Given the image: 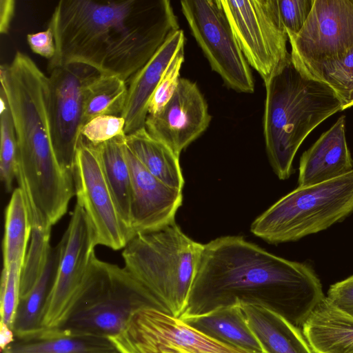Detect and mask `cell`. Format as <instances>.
I'll list each match as a JSON object with an SVG mask.
<instances>
[{
	"instance_id": "cell-20",
	"label": "cell",
	"mask_w": 353,
	"mask_h": 353,
	"mask_svg": "<svg viewBox=\"0 0 353 353\" xmlns=\"http://www.w3.org/2000/svg\"><path fill=\"white\" fill-rule=\"evenodd\" d=\"M205 335L222 343L263 353L240 304L221 307L205 314L181 319Z\"/></svg>"
},
{
	"instance_id": "cell-36",
	"label": "cell",
	"mask_w": 353,
	"mask_h": 353,
	"mask_svg": "<svg viewBox=\"0 0 353 353\" xmlns=\"http://www.w3.org/2000/svg\"><path fill=\"white\" fill-rule=\"evenodd\" d=\"M15 339L14 332L11 327L1 322L0 323V346L1 351L12 343Z\"/></svg>"
},
{
	"instance_id": "cell-32",
	"label": "cell",
	"mask_w": 353,
	"mask_h": 353,
	"mask_svg": "<svg viewBox=\"0 0 353 353\" xmlns=\"http://www.w3.org/2000/svg\"><path fill=\"white\" fill-rule=\"evenodd\" d=\"M314 0H277L281 21L288 35L299 33L306 22Z\"/></svg>"
},
{
	"instance_id": "cell-15",
	"label": "cell",
	"mask_w": 353,
	"mask_h": 353,
	"mask_svg": "<svg viewBox=\"0 0 353 353\" xmlns=\"http://www.w3.org/2000/svg\"><path fill=\"white\" fill-rule=\"evenodd\" d=\"M132 177L130 227L132 238L174 220L182 203L181 190L170 188L152 175L126 145Z\"/></svg>"
},
{
	"instance_id": "cell-6",
	"label": "cell",
	"mask_w": 353,
	"mask_h": 353,
	"mask_svg": "<svg viewBox=\"0 0 353 353\" xmlns=\"http://www.w3.org/2000/svg\"><path fill=\"white\" fill-rule=\"evenodd\" d=\"M144 307L162 310L148 290L124 267L92 255L72 307L57 330L108 339L119 335Z\"/></svg>"
},
{
	"instance_id": "cell-14",
	"label": "cell",
	"mask_w": 353,
	"mask_h": 353,
	"mask_svg": "<svg viewBox=\"0 0 353 353\" xmlns=\"http://www.w3.org/2000/svg\"><path fill=\"white\" fill-rule=\"evenodd\" d=\"M212 117L196 83L181 78L174 93L163 109L148 115L145 129L177 157L208 127Z\"/></svg>"
},
{
	"instance_id": "cell-9",
	"label": "cell",
	"mask_w": 353,
	"mask_h": 353,
	"mask_svg": "<svg viewBox=\"0 0 353 353\" xmlns=\"http://www.w3.org/2000/svg\"><path fill=\"white\" fill-rule=\"evenodd\" d=\"M110 340L119 353H255L212 339L153 307L136 311L123 330Z\"/></svg>"
},
{
	"instance_id": "cell-21",
	"label": "cell",
	"mask_w": 353,
	"mask_h": 353,
	"mask_svg": "<svg viewBox=\"0 0 353 353\" xmlns=\"http://www.w3.org/2000/svg\"><path fill=\"white\" fill-rule=\"evenodd\" d=\"M2 353H119L108 339L72 334L57 329L42 330L15 338Z\"/></svg>"
},
{
	"instance_id": "cell-16",
	"label": "cell",
	"mask_w": 353,
	"mask_h": 353,
	"mask_svg": "<svg viewBox=\"0 0 353 353\" xmlns=\"http://www.w3.org/2000/svg\"><path fill=\"white\" fill-rule=\"evenodd\" d=\"M184 44L183 31L173 32L148 63L126 81L127 99L121 115L126 135L145 128L150 99L170 61Z\"/></svg>"
},
{
	"instance_id": "cell-17",
	"label": "cell",
	"mask_w": 353,
	"mask_h": 353,
	"mask_svg": "<svg viewBox=\"0 0 353 353\" xmlns=\"http://www.w3.org/2000/svg\"><path fill=\"white\" fill-rule=\"evenodd\" d=\"M352 170L353 159L345 138V116H341L301 155L298 185L319 184Z\"/></svg>"
},
{
	"instance_id": "cell-37",
	"label": "cell",
	"mask_w": 353,
	"mask_h": 353,
	"mask_svg": "<svg viewBox=\"0 0 353 353\" xmlns=\"http://www.w3.org/2000/svg\"><path fill=\"white\" fill-rule=\"evenodd\" d=\"M165 353H184L181 352H165Z\"/></svg>"
},
{
	"instance_id": "cell-22",
	"label": "cell",
	"mask_w": 353,
	"mask_h": 353,
	"mask_svg": "<svg viewBox=\"0 0 353 353\" xmlns=\"http://www.w3.org/2000/svg\"><path fill=\"white\" fill-rule=\"evenodd\" d=\"M60 255L59 243L51 248L45 269L35 285L19 299L12 326L15 338L30 336L43 330L44 310L54 284Z\"/></svg>"
},
{
	"instance_id": "cell-18",
	"label": "cell",
	"mask_w": 353,
	"mask_h": 353,
	"mask_svg": "<svg viewBox=\"0 0 353 353\" xmlns=\"http://www.w3.org/2000/svg\"><path fill=\"white\" fill-rule=\"evenodd\" d=\"M314 353H353V318L325 297L301 327Z\"/></svg>"
},
{
	"instance_id": "cell-11",
	"label": "cell",
	"mask_w": 353,
	"mask_h": 353,
	"mask_svg": "<svg viewBox=\"0 0 353 353\" xmlns=\"http://www.w3.org/2000/svg\"><path fill=\"white\" fill-rule=\"evenodd\" d=\"M48 72V111L52 147L63 170L74 175L85 90L101 73L79 63L58 66Z\"/></svg>"
},
{
	"instance_id": "cell-2",
	"label": "cell",
	"mask_w": 353,
	"mask_h": 353,
	"mask_svg": "<svg viewBox=\"0 0 353 353\" xmlns=\"http://www.w3.org/2000/svg\"><path fill=\"white\" fill-rule=\"evenodd\" d=\"M48 27V70L79 63L127 81L179 29L168 0H61Z\"/></svg>"
},
{
	"instance_id": "cell-24",
	"label": "cell",
	"mask_w": 353,
	"mask_h": 353,
	"mask_svg": "<svg viewBox=\"0 0 353 353\" xmlns=\"http://www.w3.org/2000/svg\"><path fill=\"white\" fill-rule=\"evenodd\" d=\"M126 145L141 164L168 186L182 190L184 179L179 157L152 137L145 127L126 135Z\"/></svg>"
},
{
	"instance_id": "cell-12",
	"label": "cell",
	"mask_w": 353,
	"mask_h": 353,
	"mask_svg": "<svg viewBox=\"0 0 353 353\" xmlns=\"http://www.w3.org/2000/svg\"><path fill=\"white\" fill-rule=\"evenodd\" d=\"M59 244L60 259L42 321L46 330L57 328L67 318L97 246L91 222L77 203Z\"/></svg>"
},
{
	"instance_id": "cell-10",
	"label": "cell",
	"mask_w": 353,
	"mask_h": 353,
	"mask_svg": "<svg viewBox=\"0 0 353 353\" xmlns=\"http://www.w3.org/2000/svg\"><path fill=\"white\" fill-rule=\"evenodd\" d=\"M182 12L192 34L227 87L252 93L254 81L232 31L221 0H183Z\"/></svg>"
},
{
	"instance_id": "cell-3",
	"label": "cell",
	"mask_w": 353,
	"mask_h": 353,
	"mask_svg": "<svg viewBox=\"0 0 353 353\" xmlns=\"http://www.w3.org/2000/svg\"><path fill=\"white\" fill-rule=\"evenodd\" d=\"M264 83L266 151L275 174L285 180L292 173L294 158L307 135L326 119L343 110V106L329 85L302 74L291 56Z\"/></svg>"
},
{
	"instance_id": "cell-7",
	"label": "cell",
	"mask_w": 353,
	"mask_h": 353,
	"mask_svg": "<svg viewBox=\"0 0 353 353\" xmlns=\"http://www.w3.org/2000/svg\"><path fill=\"white\" fill-rule=\"evenodd\" d=\"M353 213V170L319 184L299 187L258 216L251 232L270 243L298 241Z\"/></svg>"
},
{
	"instance_id": "cell-31",
	"label": "cell",
	"mask_w": 353,
	"mask_h": 353,
	"mask_svg": "<svg viewBox=\"0 0 353 353\" xmlns=\"http://www.w3.org/2000/svg\"><path fill=\"white\" fill-rule=\"evenodd\" d=\"M125 125L122 117L101 115L82 125L81 136L88 143L99 145L116 137L125 136Z\"/></svg>"
},
{
	"instance_id": "cell-19",
	"label": "cell",
	"mask_w": 353,
	"mask_h": 353,
	"mask_svg": "<svg viewBox=\"0 0 353 353\" xmlns=\"http://www.w3.org/2000/svg\"><path fill=\"white\" fill-rule=\"evenodd\" d=\"M263 353H314L299 328L263 306L240 304Z\"/></svg>"
},
{
	"instance_id": "cell-5",
	"label": "cell",
	"mask_w": 353,
	"mask_h": 353,
	"mask_svg": "<svg viewBox=\"0 0 353 353\" xmlns=\"http://www.w3.org/2000/svg\"><path fill=\"white\" fill-rule=\"evenodd\" d=\"M203 248L175 220L135 235L124 248L125 268L163 311L179 318L186 306Z\"/></svg>"
},
{
	"instance_id": "cell-30",
	"label": "cell",
	"mask_w": 353,
	"mask_h": 353,
	"mask_svg": "<svg viewBox=\"0 0 353 353\" xmlns=\"http://www.w3.org/2000/svg\"><path fill=\"white\" fill-rule=\"evenodd\" d=\"M183 61L184 48H182L170 61L150 99L149 115L160 112L172 97L181 79L180 70Z\"/></svg>"
},
{
	"instance_id": "cell-29",
	"label": "cell",
	"mask_w": 353,
	"mask_h": 353,
	"mask_svg": "<svg viewBox=\"0 0 353 353\" xmlns=\"http://www.w3.org/2000/svg\"><path fill=\"white\" fill-rule=\"evenodd\" d=\"M23 264L14 263L3 268L0 288L1 322L12 329L19 301L20 276Z\"/></svg>"
},
{
	"instance_id": "cell-33",
	"label": "cell",
	"mask_w": 353,
	"mask_h": 353,
	"mask_svg": "<svg viewBox=\"0 0 353 353\" xmlns=\"http://www.w3.org/2000/svg\"><path fill=\"white\" fill-rule=\"evenodd\" d=\"M325 298L337 310L353 318V275L330 285Z\"/></svg>"
},
{
	"instance_id": "cell-27",
	"label": "cell",
	"mask_w": 353,
	"mask_h": 353,
	"mask_svg": "<svg viewBox=\"0 0 353 353\" xmlns=\"http://www.w3.org/2000/svg\"><path fill=\"white\" fill-rule=\"evenodd\" d=\"M50 232L51 228H32L21 270L19 299L31 290L45 269L51 250Z\"/></svg>"
},
{
	"instance_id": "cell-28",
	"label": "cell",
	"mask_w": 353,
	"mask_h": 353,
	"mask_svg": "<svg viewBox=\"0 0 353 353\" xmlns=\"http://www.w3.org/2000/svg\"><path fill=\"white\" fill-rule=\"evenodd\" d=\"M0 176L6 192L16 178L18 147L13 121L6 97L0 89Z\"/></svg>"
},
{
	"instance_id": "cell-26",
	"label": "cell",
	"mask_w": 353,
	"mask_h": 353,
	"mask_svg": "<svg viewBox=\"0 0 353 353\" xmlns=\"http://www.w3.org/2000/svg\"><path fill=\"white\" fill-rule=\"evenodd\" d=\"M127 93L125 81L117 76L101 74L85 90L83 125L101 115L121 117Z\"/></svg>"
},
{
	"instance_id": "cell-23",
	"label": "cell",
	"mask_w": 353,
	"mask_h": 353,
	"mask_svg": "<svg viewBox=\"0 0 353 353\" xmlns=\"http://www.w3.org/2000/svg\"><path fill=\"white\" fill-rule=\"evenodd\" d=\"M125 137L126 135L116 137L96 146L119 214L132 239L130 227L132 177L125 152Z\"/></svg>"
},
{
	"instance_id": "cell-25",
	"label": "cell",
	"mask_w": 353,
	"mask_h": 353,
	"mask_svg": "<svg viewBox=\"0 0 353 353\" xmlns=\"http://www.w3.org/2000/svg\"><path fill=\"white\" fill-rule=\"evenodd\" d=\"M32 225L26 200L18 188L12 194L5 213L3 241V268L14 263L23 264Z\"/></svg>"
},
{
	"instance_id": "cell-34",
	"label": "cell",
	"mask_w": 353,
	"mask_h": 353,
	"mask_svg": "<svg viewBox=\"0 0 353 353\" xmlns=\"http://www.w3.org/2000/svg\"><path fill=\"white\" fill-rule=\"evenodd\" d=\"M26 38L28 44L33 52L49 61L54 57L56 47L53 32L49 27L44 31L28 34Z\"/></svg>"
},
{
	"instance_id": "cell-4",
	"label": "cell",
	"mask_w": 353,
	"mask_h": 353,
	"mask_svg": "<svg viewBox=\"0 0 353 353\" xmlns=\"http://www.w3.org/2000/svg\"><path fill=\"white\" fill-rule=\"evenodd\" d=\"M288 36L296 68L329 85L343 110L353 106V0H314L301 31Z\"/></svg>"
},
{
	"instance_id": "cell-13",
	"label": "cell",
	"mask_w": 353,
	"mask_h": 353,
	"mask_svg": "<svg viewBox=\"0 0 353 353\" xmlns=\"http://www.w3.org/2000/svg\"><path fill=\"white\" fill-rule=\"evenodd\" d=\"M77 203L92 225L96 244L112 250L124 248L131 238L108 185L96 145L81 136L74 168Z\"/></svg>"
},
{
	"instance_id": "cell-8",
	"label": "cell",
	"mask_w": 353,
	"mask_h": 353,
	"mask_svg": "<svg viewBox=\"0 0 353 353\" xmlns=\"http://www.w3.org/2000/svg\"><path fill=\"white\" fill-rule=\"evenodd\" d=\"M221 3L248 64L266 81L291 56L277 0H221Z\"/></svg>"
},
{
	"instance_id": "cell-35",
	"label": "cell",
	"mask_w": 353,
	"mask_h": 353,
	"mask_svg": "<svg viewBox=\"0 0 353 353\" xmlns=\"http://www.w3.org/2000/svg\"><path fill=\"white\" fill-rule=\"evenodd\" d=\"M16 1L0 0V32L8 34L14 16Z\"/></svg>"
},
{
	"instance_id": "cell-1",
	"label": "cell",
	"mask_w": 353,
	"mask_h": 353,
	"mask_svg": "<svg viewBox=\"0 0 353 353\" xmlns=\"http://www.w3.org/2000/svg\"><path fill=\"white\" fill-rule=\"evenodd\" d=\"M313 268L272 254L243 236H226L203 248L180 319L235 304L263 306L301 328L325 298Z\"/></svg>"
}]
</instances>
